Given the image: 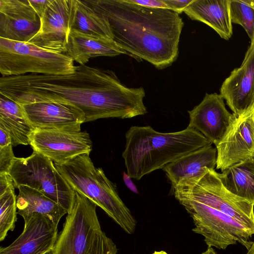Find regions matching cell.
<instances>
[{
	"label": "cell",
	"instance_id": "cell-28",
	"mask_svg": "<svg viewBox=\"0 0 254 254\" xmlns=\"http://www.w3.org/2000/svg\"><path fill=\"white\" fill-rule=\"evenodd\" d=\"M12 144L0 147V174L9 173L14 161L15 156L12 150Z\"/></svg>",
	"mask_w": 254,
	"mask_h": 254
},
{
	"label": "cell",
	"instance_id": "cell-12",
	"mask_svg": "<svg viewBox=\"0 0 254 254\" xmlns=\"http://www.w3.org/2000/svg\"><path fill=\"white\" fill-rule=\"evenodd\" d=\"M71 0H52L42 16L37 33L28 43L65 54L70 30Z\"/></svg>",
	"mask_w": 254,
	"mask_h": 254
},
{
	"label": "cell",
	"instance_id": "cell-1",
	"mask_svg": "<svg viewBox=\"0 0 254 254\" xmlns=\"http://www.w3.org/2000/svg\"><path fill=\"white\" fill-rule=\"evenodd\" d=\"M0 94L20 105L45 101L71 104L84 113L85 122L130 119L147 112L143 87H128L112 70L85 64L77 66L70 74L1 76Z\"/></svg>",
	"mask_w": 254,
	"mask_h": 254
},
{
	"label": "cell",
	"instance_id": "cell-23",
	"mask_svg": "<svg viewBox=\"0 0 254 254\" xmlns=\"http://www.w3.org/2000/svg\"><path fill=\"white\" fill-rule=\"evenodd\" d=\"M70 29L112 40L106 17L94 10L84 0H71Z\"/></svg>",
	"mask_w": 254,
	"mask_h": 254
},
{
	"label": "cell",
	"instance_id": "cell-7",
	"mask_svg": "<svg viewBox=\"0 0 254 254\" xmlns=\"http://www.w3.org/2000/svg\"><path fill=\"white\" fill-rule=\"evenodd\" d=\"M193 220L192 231L203 236L208 247L225 250L240 243L248 250L253 242V232L231 216L197 201L174 195Z\"/></svg>",
	"mask_w": 254,
	"mask_h": 254
},
{
	"label": "cell",
	"instance_id": "cell-8",
	"mask_svg": "<svg viewBox=\"0 0 254 254\" xmlns=\"http://www.w3.org/2000/svg\"><path fill=\"white\" fill-rule=\"evenodd\" d=\"M174 193L231 216L254 235V205L229 191L215 170H209L191 187L174 190Z\"/></svg>",
	"mask_w": 254,
	"mask_h": 254
},
{
	"label": "cell",
	"instance_id": "cell-2",
	"mask_svg": "<svg viewBox=\"0 0 254 254\" xmlns=\"http://www.w3.org/2000/svg\"><path fill=\"white\" fill-rule=\"evenodd\" d=\"M107 20L112 40L129 56L162 69L178 59L184 23L167 8H154L126 0H84Z\"/></svg>",
	"mask_w": 254,
	"mask_h": 254
},
{
	"label": "cell",
	"instance_id": "cell-32",
	"mask_svg": "<svg viewBox=\"0 0 254 254\" xmlns=\"http://www.w3.org/2000/svg\"><path fill=\"white\" fill-rule=\"evenodd\" d=\"M12 186H14L13 180L9 174H0V194Z\"/></svg>",
	"mask_w": 254,
	"mask_h": 254
},
{
	"label": "cell",
	"instance_id": "cell-18",
	"mask_svg": "<svg viewBox=\"0 0 254 254\" xmlns=\"http://www.w3.org/2000/svg\"><path fill=\"white\" fill-rule=\"evenodd\" d=\"M58 235V226L46 216L34 214L14 241L6 247H0V254H48Z\"/></svg>",
	"mask_w": 254,
	"mask_h": 254
},
{
	"label": "cell",
	"instance_id": "cell-13",
	"mask_svg": "<svg viewBox=\"0 0 254 254\" xmlns=\"http://www.w3.org/2000/svg\"><path fill=\"white\" fill-rule=\"evenodd\" d=\"M20 105L28 121L34 129L81 130V125L85 122L84 113L71 104L45 101Z\"/></svg>",
	"mask_w": 254,
	"mask_h": 254
},
{
	"label": "cell",
	"instance_id": "cell-27",
	"mask_svg": "<svg viewBox=\"0 0 254 254\" xmlns=\"http://www.w3.org/2000/svg\"><path fill=\"white\" fill-rule=\"evenodd\" d=\"M118 249L112 240L101 228L91 237L84 254H117Z\"/></svg>",
	"mask_w": 254,
	"mask_h": 254
},
{
	"label": "cell",
	"instance_id": "cell-37",
	"mask_svg": "<svg viewBox=\"0 0 254 254\" xmlns=\"http://www.w3.org/2000/svg\"><path fill=\"white\" fill-rule=\"evenodd\" d=\"M152 254H168L164 251H155Z\"/></svg>",
	"mask_w": 254,
	"mask_h": 254
},
{
	"label": "cell",
	"instance_id": "cell-24",
	"mask_svg": "<svg viewBox=\"0 0 254 254\" xmlns=\"http://www.w3.org/2000/svg\"><path fill=\"white\" fill-rule=\"evenodd\" d=\"M218 175L229 191L254 205V157L236 163Z\"/></svg>",
	"mask_w": 254,
	"mask_h": 254
},
{
	"label": "cell",
	"instance_id": "cell-31",
	"mask_svg": "<svg viewBox=\"0 0 254 254\" xmlns=\"http://www.w3.org/2000/svg\"><path fill=\"white\" fill-rule=\"evenodd\" d=\"M28 0L30 4L33 7L38 16L40 17V19L42 16L48 5L52 1V0Z\"/></svg>",
	"mask_w": 254,
	"mask_h": 254
},
{
	"label": "cell",
	"instance_id": "cell-17",
	"mask_svg": "<svg viewBox=\"0 0 254 254\" xmlns=\"http://www.w3.org/2000/svg\"><path fill=\"white\" fill-rule=\"evenodd\" d=\"M220 94L236 115L254 104V43L249 47L241 65L223 82Z\"/></svg>",
	"mask_w": 254,
	"mask_h": 254
},
{
	"label": "cell",
	"instance_id": "cell-35",
	"mask_svg": "<svg viewBox=\"0 0 254 254\" xmlns=\"http://www.w3.org/2000/svg\"><path fill=\"white\" fill-rule=\"evenodd\" d=\"M202 254H216V253L212 247H208V249Z\"/></svg>",
	"mask_w": 254,
	"mask_h": 254
},
{
	"label": "cell",
	"instance_id": "cell-6",
	"mask_svg": "<svg viewBox=\"0 0 254 254\" xmlns=\"http://www.w3.org/2000/svg\"><path fill=\"white\" fill-rule=\"evenodd\" d=\"M9 174L15 188L25 186L36 190L62 205L67 214L71 211L76 192L48 157L35 151L26 158L15 157Z\"/></svg>",
	"mask_w": 254,
	"mask_h": 254
},
{
	"label": "cell",
	"instance_id": "cell-33",
	"mask_svg": "<svg viewBox=\"0 0 254 254\" xmlns=\"http://www.w3.org/2000/svg\"><path fill=\"white\" fill-rule=\"evenodd\" d=\"M10 144H12L10 136L6 131L0 128V147L5 146Z\"/></svg>",
	"mask_w": 254,
	"mask_h": 254
},
{
	"label": "cell",
	"instance_id": "cell-20",
	"mask_svg": "<svg viewBox=\"0 0 254 254\" xmlns=\"http://www.w3.org/2000/svg\"><path fill=\"white\" fill-rule=\"evenodd\" d=\"M80 65H85L93 57H114L127 53L113 40L69 30L65 54Z\"/></svg>",
	"mask_w": 254,
	"mask_h": 254
},
{
	"label": "cell",
	"instance_id": "cell-21",
	"mask_svg": "<svg viewBox=\"0 0 254 254\" xmlns=\"http://www.w3.org/2000/svg\"><path fill=\"white\" fill-rule=\"evenodd\" d=\"M17 189V214L22 216L24 224L33 214H39L46 216L58 226L62 217L67 214L62 205L36 190L25 186H20Z\"/></svg>",
	"mask_w": 254,
	"mask_h": 254
},
{
	"label": "cell",
	"instance_id": "cell-4",
	"mask_svg": "<svg viewBox=\"0 0 254 254\" xmlns=\"http://www.w3.org/2000/svg\"><path fill=\"white\" fill-rule=\"evenodd\" d=\"M70 186L102 208L128 234L135 230L136 221L119 195L115 185L100 168H96L89 154L79 155L63 164L54 163Z\"/></svg>",
	"mask_w": 254,
	"mask_h": 254
},
{
	"label": "cell",
	"instance_id": "cell-34",
	"mask_svg": "<svg viewBox=\"0 0 254 254\" xmlns=\"http://www.w3.org/2000/svg\"><path fill=\"white\" fill-rule=\"evenodd\" d=\"M130 177L125 172L123 173V180L127 187L132 191L134 193H138L137 189L135 187L134 183L130 179Z\"/></svg>",
	"mask_w": 254,
	"mask_h": 254
},
{
	"label": "cell",
	"instance_id": "cell-26",
	"mask_svg": "<svg viewBox=\"0 0 254 254\" xmlns=\"http://www.w3.org/2000/svg\"><path fill=\"white\" fill-rule=\"evenodd\" d=\"M230 15L232 23L241 25L254 43V6L247 0H231Z\"/></svg>",
	"mask_w": 254,
	"mask_h": 254
},
{
	"label": "cell",
	"instance_id": "cell-25",
	"mask_svg": "<svg viewBox=\"0 0 254 254\" xmlns=\"http://www.w3.org/2000/svg\"><path fill=\"white\" fill-rule=\"evenodd\" d=\"M14 186L0 194V241L4 240L9 231H13L17 221L16 195Z\"/></svg>",
	"mask_w": 254,
	"mask_h": 254
},
{
	"label": "cell",
	"instance_id": "cell-11",
	"mask_svg": "<svg viewBox=\"0 0 254 254\" xmlns=\"http://www.w3.org/2000/svg\"><path fill=\"white\" fill-rule=\"evenodd\" d=\"M33 149L54 163H64L81 154H90L92 141L86 131L35 128L30 137Z\"/></svg>",
	"mask_w": 254,
	"mask_h": 254
},
{
	"label": "cell",
	"instance_id": "cell-36",
	"mask_svg": "<svg viewBox=\"0 0 254 254\" xmlns=\"http://www.w3.org/2000/svg\"><path fill=\"white\" fill-rule=\"evenodd\" d=\"M247 254H254V242H253V244L248 250Z\"/></svg>",
	"mask_w": 254,
	"mask_h": 254
},
{
	"label": "cell",
	"instance_id": "cell-29",
	"mask_svg": "<svg viewBox=\"0 0 254 254\" xmlns=\"http://www.w3.org/2000/svg\"><path fill=\"white\" fill-rule=\"evenodd\" d=\"M168 9L179 14L184 12L185 9L193 2V0H163Z\"/></svg>",
	"mask_w": 254,
	"mask_h": 254
},
{
	"label": "cell",
	"instance_id": "cell-9",
	"mask_svg": "<svg viewBox=\"0 0 254 254\" xmlns=\"http://www.w3.org/2000/svg\"><path fill=\"white\" fill-rule=\"evenodd\" d=\"M75 200L67 214L52 250L48 254H84L94 232L101 228L97 205L75 191Z\"/></svg>",
	"mask_w": 254,
	"mask_h": 254
},
{
	"label": "cell",
	"instance_id": "cell-30",
	"mask_svg": "<svg viewBox=\"0 0 254 254\" xmlns=\"http://www.w3.org/2000/svg\"><path fill=\"white\" fill-rule=\"evenodd\" d=\"M126 1L131 3L147 7L168 9L163 0H126Z\"/></svg>",
	"mask_w": 254,
	"mask_h": 254
},
{
	"label": "cell",
	"instance_id": "cell-14",
	"mask_svg": "<svg viewBox=\"0 0 254 254\" xmlns=\"http://www.w3.org/2000/svg\"><path fill=\"white\" fill-rule=\"evenodd\" d=\"M40 26V17L28 0H0V38L28 42Z\"/></svg>",
	"mask_w": 254,
	"mask_h": 254
},
{
	"label": "cell",
	"instance_id": "cell-16",
	"mask_svg": "<svg viewBox=\"0 0 254 254\" xmlns=\"http://www.w3.org/2000/svg\"><path fill=\"white\" fill-rule=\"evenodd\" d=\"M217 149L207 145L183 155L167 164L163 170L173 190L192 186L209 170H215Z\"/></svg>",
	"mask_w": 254,
	"mask_h": 254
},
{
	"label": "cell",
	"instance_id": "cell-38",
	"mask_svg": "<svg viewBox=\"0 0 254 254\" xmlns=\"http://www.w3.org/2000/svg\"><path fill=\"white\" fill-rule=\"evenodd\" d=\"M248 1L254 6V0H247Z\"/></svg>",
	"mask_w": 254,
	"mask_h": 254
},
{
	"label": "cell",
	"instance_id": "cell-22",
	"mask_svg": "<svg viewBox=\"0 0 254 254\" xmlns=\"http://www.w3.org/2000/svg\"><path fill=\"white\" fill-rule=\"evenodd\" d=\"M0 128L9 135L13 146L30 144L34 129L28 121L21 106L1 94Z\"/></svg>",
	"mask_w": 254,
	"mask_h": 254
},
{
	"label": "cell",
	"instance_id": "cell-19",
	"mask_svg": "<svg viewBox=\"0 0 254 254\" xmlns=\"http://www.w3.org/2000/svg\"><path fill=\"white\" fill-rule=\"evenodd\" d=\"M231 0H193L185 12L193 20L212 28L221 38L229 40L233 34Z\"/></svg>",
	"mask_w": 254,
	"mask_h": 254
},
{
	"label": "cell",
	"instance_id": "cell-39",
	"mask_svg": "<svg viewBox=\"0 0 254 254\" xmlns=\"http://www.w3.org/2000/svg\"></svg>",
	"mask_w": 254,
	"mask_h": 254
},
{
	"label": "cell",
	"instance_id": "cell-10",
	"mask_svg": "<svg viewBox=\"0 0 254 254\" xmlns=\"http://www.w3.org/2000/svg\"><path fill=\"white\" fill-rule=\"evenodd\" d=\"M215 146L216 168L221 172L254 157V104L239 114L233 113L224 134Z\"/></svg>",
	"mask_w": 254,
	"mask_h": 254
},
{
	"label": "cell",
	"instance_id": "cell-15",
	"mask_svg": "<svg viewBox=\"0 0 254 254\" xmlns=\"http://www.w3.org/2000/svg\"><path fill=\"white\" fill-rule=\"evenodd\" d=\"M224 99L216 93H206L202 101L188 111V127L203 134L216 145L224 134L232 118Z\"/></svg>",
	"mask_w": 254,
	"mask_h": 254
},
{
	"label": "cell",
	"instance_id": "cell-5",
	"mask_svg": "<svg viewBox=\"0 0 254 254\" xmlns=\"http://www.w3.org/2000/svg\"><path fill=\"white\" fill-rule=\"evenodd\" d=\"M65 54L33 44L0 38V72L2 76L27 73L58 75L73 73L77 66Z\"/></svg>",
	"mask_w": 254,
	"mask_h": 254
},
{
	"label": "cell",
	"instance_id": "cell-3",
	"mask_svg": "<svg viewBox=\"0 0 254 254\" xmlns=\"http://www.w3.org/2000/svg\"><path fill=\"white\" fill-rule=\"evenodd\" d=\"M125 137L122 157L127 174L136 180L185 154L212 144L188 126L181 131L166 133L158 132L149 126H132Z\"/></svg>",
	"mask_w": 254,
	"mask_h": 254
}]
</instances>
